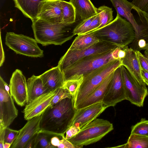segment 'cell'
Segmentation results:
<instances>
[{
  "label": "cell",
  "mask_w": 148,
  "mask_h": 148,
  "mask_svg": "<svg viewBox=\"0 0 148 148\" xmlns=\"http://www.w3.org/2000/svg\"><path fill=\"white\" fill-rule=\"evenodd\" d=\"M76 111L72 97L50 106L41 116L40 130L61 137L64 136Z\"/></svg>",
  "instance_id": "1"
},
{
  "label": "cell",
  "mask_w": 148,
  "mask_h": 148,
  "mask_svg": "<svg viewBox=\"0 0 148 148\" xmlns=\"http://www.w3.org/2000/svg\"><path fill=\"white\" fill-rule=\"evenodd\" d=\"M62 23H52L36 19L32 21V27L35 39L43 46L50 45H62L75 36L76 25Z\"/></svg>",
  "instance_id": "2"
},
{
  "label": "cell",
  "mask_w": 148,
  "mask_h": 148,
  "mask_svg": "<svg viewBox=\"0 0 148 148\" xmlns=\"http://www.w3.org/2000/svg\"><path fill=\"white\" fill-rule=\"evenodd\" d=\"M90 32L93 33L99 41L109 42L121 47L132 43L136 37L132 24L117 13L110 23Z\"/></svg>",
  "instance_id": "3"
},
{
  "label": "cell",
  "mask_w": 148,
  "mask_h": 148,
  "mask_svg": "<svg viewBox=\"0 0 148 148\" xmlns=\"http://www.w3.org/2000/svg\"><path fill=\"white\" fill-rule=\"evenodd\" d=\"M121 65V60H115L84 76L78 90L72 97L75 108L99 86L109 75Z\"/></svg>",
  "instance_id": "4"
},
{
  "label": "cell",
  "mask_w": 148,
  "mask_h": 148,
  "mask_svg": "<svg viewBox=\"0 0 148 148\" xmlns=\"http://www.w3.org/2000/svg\"><path fill=\"white\" fill-rule=\"evenodd\" d=\"M114 50L91 55L76 62L62 71L64 81L80 75L84 77L108 63L116 60L113 54Z\"/></svg>",
  "instance_id": "5"
},
{
  "label": "cell",
  "mask_w": 148,
  "mask_h": 148,
  "mask_svg": "<svg viewBox=\"0 0 148 148\" xmlns=\"http://www.w3.org/2000/svg\"><path fill=\"white\" fill-rule=\"evenodd\" d=\"M114 129L108 120L96 118L87 124L75 136L68 140L75 146L87 145L101 140Z\"/></svg>",
  "instance_id": "6"
},
{
  "label": "cell",
  "mask_w": 148,
  "mask_h": 148,
  "mask_svg": "<svg viewBox=\"0 0 148 148\" xmlns=\"http://www.w3.org/2000/svg\"><path fill=\"white\" fill-rule=\"evenodd\" d=\"M118 47L111 43L99 41L91 46L84 49L75 50L68 49L60 58L57 66L62 72L81 59L91 55L111 51Z\"/></svg>",
  "instance_id": "7"
},
{
  "label": "cell",
  "mask_w": 148,
  "mask_h": 148,
  "mask_svg": "<svg viewBox=\"0 0 148 148\" xmlns=\"http://www.w3.org/2000/svg\"><path fill=\"white\" fill-rule=\"evenodd\" d=\"M35 39L22 34L7 32L5 44L16 54L32 57L41 58L43 51L38 46Z\"/></svg>",
  "instance_id": "8"
},
{
  "label": "cell",
  "mask_w": 148,
  "mask_h": 148,
  "mask_svg": "<svg viewBox=\"0 0 148 148\" xmlns=\"http://www.w3.org/2000/svg\"><path fill=\"white\" fill-rule=\"evenodd\" d=\"M18 111L10 92L9 86L0 77V127H9L17 117Z\"/></svg>",
  "instance_id": "9"
},
{
  "label": "cell",
  "mask_w": 148,
  "mask_h": 148,
  "mask_svg": "<svg viewBox=\"0 0 148 148\" xmlns=\"http://www.w3.org/2000/svg\"><path fill=\"white\" fill-rule=\"evenodd\" d=\"M121 67L126 100L138 107H143L145 99L148 95L146 85L136 80L124 66Z\"/></svg>",
  "instance_id": "10"
},
{
  "label": "cell",
  "mask_w": 148,
  "mask_h": 148,
  "mask_svg": "<svg viewBox=\"0 0 148 148\" xmlns=\"http://www.w3.org/2000/svg\"><path fill=\"white\" fill-rule=\"evenodd\" d=\"M125 100H126V97L121 65L113 71L102 102L108 108L114 106L118 103Z\"/></svg>",
  "instance_id": "11"
},
{
  "label": "cell",
  "mask_w": 148,
  "mask_h": 148,
  "mask_svg": "<svg viewBox=\"0 0 148 148\" xmlns=\"http://www.w3.org/2000/svg\"><path fill=\"white\" fill-rule=\"evenodd\" d=\"M61 0H43L38 7L36 19L52 23L61 22L62 8Z\"/></svg>",
  "instance_id": "12"
},
{
  "label": "cell",
  "mask_w": 148,
  "mask_h": 148,
  "mask_svg": "<svg viewBox=\"0 0 148 148\" xmlns=\"http://www.w3.org/2000/svg\"><path fill=\"white\" fill-rule=\"evenodd\" d=\"M10 92L17 104L23 106L27 100V82L25 77L20 70L16 69L10 78Z\"/></svg>",
  "instance_id": "13"
},
{
  "label": "cell",
  "mask_w": 148,
  "mask_h": 148,
  "mask_svg": "<svg viewBox=\"0 0 148 148\" xmlns=\"http://www.w3.org/2000/svg\"><path fill=\"white\" fill-rule=\"evenodd\" d=\"M57 89L44 94L26 104L23 112L25 119L28 121L40 116L50 106Z\"/></svg>",
  "instance_id": "14"
},
{
  "label": "cell",
  "mask_w": 148,
  "mask_h": 148,
  "mask_svg": "<svg viewBox=\"0 0 148 148\" xmlns=\"http://www.w3.org/2000/svg\"><path fill=\"white\" fill-rule=\"evenodd\" d=\"M107 108L101 102L76 110L70 126L75 125L81 129L96 119Z\"/></svg>",
  "instance_id": "15"
},
{
  "label": "cell",
  "mask_w": 148,
  "mask_h": 148,
  "mask_svg": "<svg viewBox=\"0 0 148 148\" xmlns=\"http://www.w3.org/2000/svg\"><path fill=\"white\" fill-rule=\"evenodd\" d=\"M41 116L28 120L24 126L19 130L16 138L10 148H25L28 141L40 130Z\"/></svg>",
  "instance_id": "16"
},
{
  "label": "cell",
  "mask_w": 148,
  "mask_h": 148,
  "mask_svg": "<svg viewBox=\"0 0 148 148\" xmlns=\"http://www.w3.org/2000/svg\"><path fill=\"white\" fill-rule=\"evenodd\" d=\"M125 55L121 60L122 65L139 82L143 84L146 85L142 77V69L136 51L131 47L129 48L127 46L125 47Z\"/></svg>",
  "instance_id": "17"
},
{
  "label": "cell",
  "mask_w": 148,
  "mask_h": 148,
  "mask_svg": "<svg viewBox=\"0 0 148 148\" xmlns=\"http://www.w3.org/2000/svg\"><path fill=\"white\" fill-rule=\"evenodd\" d=\"M39 76L44 85L50 91L62 86L64 81L63 73L58 66L46 71Z\"/></svg>",
  "instance_id": "18"
},
{
  "label": "cell",
  "mask_w": 148,
  "mask_h": 148,
  "mask_svg": "<svg viewBox=\"0 0 148 148\" xmlns=\"http://www.w3.org/2000/svg\"><path fill=\"white\" fill-rule=\"evenodd\" d=\"M113 72L109 75L93 91L80 103L76 107L75 109L82 108L102 102L112 78Z\"/></svg>",
  "instance_id": "19"
},
{
  "label": "cell",
  "mask_w": 148,
  "mask_h": 148,
  "mask_svg": "<svg viewBox=\"0 0 148 148\" xmlns=\"http://www.w3.org/2000/svg\"><path fill=\"white\" fill-rule=\"evenodd\" d=\"M117 14L124 17L133 26L136 36L139 30V24L135 19L131 10L134 5L127 0H110Z\"/></svg>",
  "instance_id": "20"
},
{
  "label": "cell",
  "mask_w": 148,
  "mask_h": 148,
  "mask_svg": "<svg viewBox=\"0 0 148 148\" xmlns=\"http://www.w3.org/2000/svg\"><path fill=\"white\" fill-rule=\"evenodd\" d=\"M75 10L76 19L80 22L97 14V8L90 0H70Z\"/></svg>",
  "instance_id": "21"
},
{
  "label": "cell",
  "mask_w": 148,
  "mask_h": 148,
  "mask_svg": "<svg viewBox=\"0 0 148 148\" xmlns=\"http://www.w3.org/2000/svg\"><path fill=\"white\" fill-rule=\"evenodd\" d=\"M27 100L28 103L41 95L50 92L43 85L39 76L32 75L27 81Z\"/></svg>",
  "instance_id": "22"
},
{
  "label": "cell",
  "mask_w": 148,
  "mask_h": 148,
  "mask_svg": "<svg viewBox=\"0 0 148 148\" xmlns=\"http://www.w3.org/2000/svg\"><path fill=\"white\" fill-rule=\"evenodd\" d=\"M43 0H13L15 7L20 10L25 16L32 22L37 18L38 7Z\"/></svg>",
  "instance_id": "23"
},
{
  "label": "cell",
  "mask_w": 148,
  "mask_h": 148,
  "mask_svg": "<svg viewBox=\"0 0 148 148\" xmlns=\"http://www.w3.org/2000/svg\"><path fill=\"white\" fill-rule=\"evenodd\" d=\"M132 9L136 11L139 16V30L138 34L132 42L131 48L138 50L137 44L139 39H144L147 43L148 42V14L147 12H143L134 6Z\"/></svg>",
  "instance_id": "24"
},
{
  "label": "cell",
  "mask_w": 148,
  "mask_h": 148,
  "mask_svg": "<svg viewBox=\"0 0 148 148\" xmlns=\"http://www.w3.org/2000/svg\"><path fill=\"white\" fill-rule=\"evenodd\" d=\"M92 32L78 35L74 40L68 49L70 50H79L88 47L99 41Z\"/></svg>",
  "instance_id": "25"
},
{
  "label": "cell",
  "mask_w": 148,
  "mask_h": 148,
  "mask_svg": "<svg viewBox=\"0 0 148 148\" xmlns=\"http://www.w3.org/2000/svg\"><path fill=\"white\" fill-rule=\"evenodd\" d=\"M62 8V23L66 24H73L76 21L75 9L73 5L69 2L61 0Z\"/></svg>",
  "instance_id": "26"
},
{
  "label": "cell",
  "mask_w": 148,
  "mask_h": 148,
  "mask_svg": "<svg viewBox=\"0 0 148 148\" xmlns=\"http://www.w3.org/2000/svg\"><path fill=\"white\" fill-rule=\"evenodd\" d=\"M125 148H148V137L136 134H131Z\"/></svg>",
  "instance_id": "27"
},
{
  "label": "cell",
  "mask_w": 148,
  "mask_h": 148,
  "mask_svg": "<svg viewBox=\"0 0 148 148\" xmlns=\"http://www.w3.org/2000/svg\"><path fill=\"white\" fill-rule=\"evenodd\" d=\"M97 12L99 16L100 23L97 29L108 24L113 21V11L112 8L105 5L102 6L97 8Z\"/></svg>",
  "instance_id": "28"
},
{
  "label": "cell",
  "mask_w": 148,
  "mask_h": 148,
  "mask_svg": "<svg viewBox=\"0 0 148 148\" xmlns=\"http://www.w3.org/2000/svg\"><path fill=\"white\" fill-rule=\"evenodd\" d=\"M84 79L83 75L64 81L62 86L67 89L73 97L77 92Z\"/></svg>",
  "instance_id": "29"
},
{
  "label": "cell",
  "mask_w": 148,
  "mask_h": 148,
  "mask_svg": "<svg viewBox=\"0 0 148 148\" xmlns=\"http://www.w3.org/2000/svg\"><path fill=\"white\" fill-rule=\"evenodd\" d=\"M53 135L40 130L38 133L36 148H54L50 142V139Z\"/></svg>",
  "instance_id": "30"
},
{
  "label": "cell",
  "mask_w": 148,
  "mask_h": 148,
  "mask_svg": "<svg viewBox=\"0 0 148 148\" xmlns=\"http://www.w3.org/2000/svg\"><path fill=\"white\" fill-rule=\"evenodd\" d=\"M131 134H136L148 137V120L142 118L131 127Z\"/></svg>",
  "instance_id": "31"
},
{
  "label": "cell",
  "mask_w": 148,
  "mask_h": 148,
  "mask_svg": "<svg viewBox=\"0 0 148 148\" xmlns=\"http://www.w3.org/2000/svg\"><path fill=\"white\" fill-rule=\"evenodd\" d=\"M72 97V95L69 91L62 86L56 90V94L51 102L50 106L55 104L65 98Z\"/></svg>",
  "instance_id": "32"
},
{
  "label": "cell",
  "mask_w": 148,
  "mask_h": 148,
  "mask_svg": "<svg viewBox=\"0 0 148 148\" xmlns=\"http://www.w3.org/2000/svg\"><path fill=\"white\" fill-rule=\"evenodd\" d=\"M97 14L88 19L84 20L78 23L73 31L74 35L83 34L87 29L92 20Z\"/></svg>",
  "instance_id": "33"
},
{
  "label": "cell",
  "mask_w": 148,
  "mask_h": 148,
  "mask_svg": "<svg viewBox=\"0 0 148 148\" xmlns=\"http://www.w3.org/2000/svg\"><path fill=\"white\" fill-rule=\"evenodd\" d=\"M19 130H13L8 127L5 129L4 137V143H8L12 145L16 138L19 133Z\"/></svg>",
  "instance_id": "34"
},
{
  "label": "cell",
  "mask_w": 148,
  "mask_h": 148,
  "mask_svg": "<svg viewBox=\"0 0 148 148\" xmlns=\"http://www.w3.org/2000/svg\"><path fill=\"white\" fill-rule=\"evenodd\" d=\"M131 3L134 6L141 10L148 12V0H133Z\"/></svg>",
  "instance_id": "35"
},
{
  "label": "cell",
  "mask_w": 148,
  "mask_h": 148,
  "mask_svg": "<svg viewBox=\"0 0 148 148\" xmlns=\"http://www.w3.org/2000/svg\"><path fill=\"white\" fill-rule=\"evenodd\" d=\"M60 140L59 144L57 148H81L82 145L75 146L71 142L66 139L64 136H62Z\"/></svg>",
  "instance_id": "36"
},
{
  "label": "cell",
  "mask_w": 148,
  "mask_h": 148,
  "mask_svg": "<svg viewBox=\"0 0 148 148\" xmlns=\"http://www.w3.org/2000/svg\"><path fill=\"white\" fill-rule=\"evenodd\" d=\"M100 24L99 17V14H97L95 18L92 20L90 26L83 34L91 32L97 29L99 27Z\"/></svg>",
  "instance_id": "37"
},
{
  "label": "cell",
  "mask_w": 148,
  "mask_h": 148,
  "mask_svg": "<svg viewBox=\"0 0 148 148\" xmlns=\"http://www.w3.org/2000/svg\"><path fill=\"white\" fill-rule=\"evenodd\" d=\"M81 128L75 125L70 126L66 131L65 138L68 140L76 135L80 131Z\"/></svg>",
  "instance_id": "38"
},
{
  "label": "cell",
  "mask_w": 148,
  "mask_h": 148,
  "mask_svg": "<svg viewBox=\"0 0 148 148\" xmlns=\"http://www.w3.org/2000/svg\"><path fill=\"white\" fill-rule=\"evenodd\" d=\"M142 69L148 72V64L145 56L138 50H136Z\"/></svg>",
  "instance_id": "39"
},
{
  "label": "cell",
  "mask_w": 148,
  "mask_h": 148,
  "mask_svg": "<svg viewBox=\"0 0 148 148\" xmlns=\"http://www.w3.org/2000/svg\"><path fill=\"white\" fill-rule=\"evenodd\" d=\"M38 133L36 134L28 141L25 148H35Z\"/></svg>",
  "instance_id": "40"
},
{
  "label": "cell",
  "mask_w": 148,
  "mask_h": 148,
  "mask_svg": "<svg viewBox=\"0 0 148 148\" xmlns=\"http://www.w3.org/2000/svg\"><path fill=\"white\" fill-rule=\"evenodd\" d=\"M60 140L58 136L53 135L50 139V142L52 145L55 148L57 147L59 145Z\"/></svg>",
  "instance_id": "41"
},
{
  "label": "cell",
  "mask_w": 148,
  "mask_h": 148,
  "mask_svg": "<svg viewBox=\"0 0 148 148\" xmlns=\"http://www.w3.org/2000/svg\"><path fill=\"white\" fill-rule=\"evenodd\" d=\"M5 128L0 127V148H3Z\"/></svg>",
  "instance_id": "42"
},
{
  "label": "cell",
  "mask_w": 148,
  "mask_h": 148,
  "mask_svg": "<svg viewBox=\"0 0 148 148\" xmlns=\"http://www.w3.org/2000/svg\"><path fill=\"white\" fill-rule=\"evenodd\" d=\"M147 43V42L145 40L143 39H139L137 44L138 50L139 51L141 49L145 47Z\"/></svg>",
  "instance_id": "43"
},
{
  "label": "cell",
  "mask_w": 148,
  "mask_h": 148,
  "mask_svg": "<svg viewBox=\"0 0 148 148\" xmlns=\"http://www.w3.org/2000/svg\"><path fill=\"white\" fill-rule=\"evenodd\" d=\"M142 76L145 84L148 86V72L142 69Z\"/></svg>",
  "instance_id": "44"
},
{
  "label": "cell",
  "mask_w": 148,
  "mask_h": 148,
  "mask_svg": "<svg viewBox=\"0 0 148 148\" xmlns=\"http://www.w3.org/2000/svg\"><path fill=\"white\" fill-rule=\"evenodd\" d=\"M1 58H0V66L2 65L5 60V56L2 45L1 41Z\"/></svg>",
  "instance_id": "45"
},
{
  "label": "cell",
  "mask_w": 148,
  "mask_h": 148,
  "mask_svg": "<svg viewBox=\"0 0 148 148\" xmlns=\"http://www.w3.org/2000/svg\"><path fill=\"white\" fill-rule=\"evenodd\" d=\"M11 144L8 143H4L3 145V148H9L10 147Z\"/></svg>",
  "instance_id": "46"
},
{
  "label": "cell",
  "mask_w": 148,
  "mask_h": 148,
  "mask_svg": "<svg viewBox=\"0 0 148 148\" xmlns=\"http://www.w3.org/2000/svg\"><path fill=\"white\" fill-rule=\"evenodd\" d=\"M144 54L146 60L148 64V51H145Z\"/></svg>",
  "instance_id": "47"
},
{
  "label": "cell",
  "mask_w": 148,
  "mask_h": 148,
  "mask_svg": "<svg viewBox=\"0 0 148 148\" xmlns=\"http://www.w3.org/2000/svg\"><path fill=\"white\" fill-rule=\"evenodd\" d=\"M145 50V51H148V42L147 43L145 47L141 49L140 50Z\"/></svg>",
  "instance_id": "48"
},
{
  "label": "cell",
  "mask_w": 148,
  "mask_h": 148,
  "mask_svg": "<svg viewBox=\"0 0 148 148\" xmlns=\"http://www.w3.org/2000/svg\"><path fill=\"white\" fill-rule=\"evenodd\" d=\"M147 12V13H148V12Z\"/></svg>",
  "instance_id": "49"
}]
</instances>
